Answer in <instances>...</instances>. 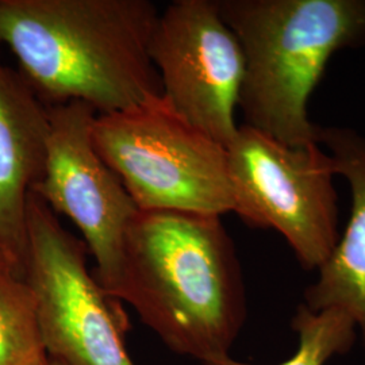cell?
<instances>
[{"instance_id":"cell-1","label":"cell","mask_w":365,"mask_h":365,"mask_svg":"<svg viewBox=\"0 0 365 365\" xmlns=\"http://www.w3.org/2000/svg\"><path fill=\"white\" fill-rule=\"evenodd\" d=\"M111 295L130 304L178 354L237 365L247 297L235 242L221 217L140 211L125 235Z\"/></svg>"},{"instance_id":"cell-2","label":"cell","mask_w":365,"mask_h":365,"mask_svg":"<svg viewBox=\"0 0 365 365\" xmlns=\"http://www.w3.org/2000/svg\"><path fill=\"white\" fill-rule=\"evenodd\" d=\"M150 0H0V45L46 106L113 114L163 95L149 45Z\"/></svg>"},{"instance_id":"cell-3","label":"cell","mask_w":365,"mask_h":365,"mask_svg":"<svg viewBox=\"0 0 365 365\" xmlns=\"http://www.w3.org/2000/svg\"><path fill=\"white\" fill-rule=\"evenodd\" d=\"M245 57L247 126L288 146L319 144L309 101L336 53L365 45V0H218Z\"/></svg>"},{"instance_id":"cell-4","label":"cell","mask_w":365,"mask_h":365,"mask_svg":"<svg viewBox=\"0 0 365 365\" xmlns=\"http://www.w3.org/2000/svg\"><path fill=\"white\" fill-rule=\"evenodd\" d=\"M91 137L140 211L233 212L226 148L180 117L163 95L96 114Z\"/></svg>"},{"instance_id":"cell-5","label":"cell","mask_w":365,"mask_h":365,"mask_svg":"<svg viewBox=\"0 0 365 365\" xmlns=\"http://www.w3.org/2000/svg\"><path fill=\"white\" fill-rule=\"evenodd\" d=\"M233 212L283 235L300 265L318 271L339 240L334 163L319 144L288 146L241 125L226 146Z\"/></svg>"},{"instance_id":"cell-6","label":"cell","mask_w":365,"mask_h":365,"mask_svg":"<svg viewBox=\"0 0 365 365\" xmlns=\"http://www.w3.org/2000/svg\"><path fill=\"white\" fill-rule=\"evenodd\" d=\"M27 235L24 279L37 302L49 357L66 365H135L126 349L120 300L90 271L84 241L34 192L27 202Z\"/></svg>"},{"instance_id":"cell-7","label":"cell","mask_w":365,"mask_h":365,"mask_svg":"<svg viewBox=\"0 0 365 365\" xmlns=\"http://www.w3.org/2000/svg\"><path fill=\"white\" fill-rule=\"evenodd\" d=\"M149 53L170 107L215 143L230 144L245 57L218 0L172 1L160 11Z\"/></svg>"},{"instance_id":"cell-8","label":"cell","mask_w":365,"mask_h":365,"mask_svg":"<svg viewBox=\"0 0 365 365\" xmlns=\"http://www.w3.org/2000/svg\"><path fill=\"white\" fill-rule=\"evenodd\" d=\"M95 117L96 111L80 102L49 107L45 170L33 192L78 226L95 259V276L111 295L125 235L140 210L93 146Z\"/></svg>"},{"instance_id":"cell-9","label":"cell","mask_w":365,"mask_h":365,"mask_svg":"<svg viewBox=\"0 0 365 365\" xmlns=\"http://www.w3.org/2000/svg\"><path fill=\"white\" fill-rule=\"evenodd\" d=\"M49 107L0 63V255L25 277L27 202L45 170ZM25 280V279H24Z\"/></svg>"},{"instance_id":"cell-10","label":"cell","mask_w":365,"mask_h":365,"mask_svg":"<svg viewBox=\"0 0 365 365\" xmlns=\"http://www.w3.org/2000/svg\"><path fill=\"white\" fill-rule=\"evenodd\" d=\"M336 175L351 188V215L346 229L318 279L304 291V306L313 312L336 309L346 314L360 331L365 351V135L351 128L319 129Z\"/></svg>"},{"instance_id":"cell-11","label":"cell","mask_w":365,"mask_h":365,"mask_svg":"<svg viewBox=\"0 0 365 365\" xmlns=\"http://www.w3.org/2000/svg\"><path fill=\"white\" fill-rule=\"evenodd\" d=\"M48 360L31 288L10 269H0V365H45Z\"/></svg>"},{"instance_id":"cell-12","label":"cell","mask_w":365,"mask_h":365,"mask_svg":"<svg viewBox=\"0 0 365 365\" xmlns=\"http://www.w3.org/2000/svg\"><path fill=\"white\" fill-rule=\"evenodd\" d=\"M292 329L299 339L298 349L277 365H327L330 359L349 352L357 336L356 325L346 314L336 309L313 312L303 303L292 318Z\"/></svg>"},{"instance_id":"cell-13","label":"cell","mask_w":365,"mask_h":365,"mask_svg":"<svg viewBox=\"0 0 365 365\" xmlns=\"http://www.w3.org/2000/svg\"><path fill=\"white\" fill-rule=\"evenodd\" d=\"M0 269H10L11 272H14L13 267L9 264V261L6 260L1 255H0ZM14 274H15V272H14ZM16 276H18V274H16ZM18 277H19V276H18Z\"/></svg>"},{"instance_id":"cell-14","label":"cell","mask_w":365,"mask_h":365,"mask_svg":"<svg viewBox=\"0 0 365 365\" xmlns=\"http://www.w3.org/2000/svg\"><path fill=\"white\" fill-rule=\"evenodd\" d=\"M45 365H66L63 364L60 360H57V359H53V357H49V360H48V363Z\"/></svg>"}]
</instances>
